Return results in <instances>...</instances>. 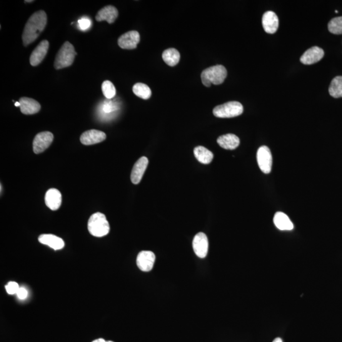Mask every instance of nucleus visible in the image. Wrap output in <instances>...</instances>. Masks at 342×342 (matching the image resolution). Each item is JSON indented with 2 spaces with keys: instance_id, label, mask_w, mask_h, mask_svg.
<instances>
[{
  "instance_id": "nucleus-25",
  "label": "nucleus",
  "mask_w": 342,
  "mask_h": 342,
  "mask_svg": "<svg viewBox=\"0 0 342 342\" xmlns=\"http://www.w3.org/2000/svg\"><path fill=\"white\" fill-rule=\"evenodd\" d=\"M133 91L135 95L143 100H148L152 96L151 88L146 84L140 82L134 85Z\"/></svg>"
},
{
  "instance_id": "nucleus-30",
  "label": "nucleus",
  "mask_w": 342,
  "mask_h": 342,
  "mask_svg": "<svg viewBox=\"0 0 342 342\" xmlns=\"http://www.w3.org/2000/svg\"><path fill=\"white\" fill-rule=\"evenodd\" d=\"M16 295L19 299H21V300H24V299H26L27 296H28V292H27V289L23 288V287H20Z\"/></svg>"
},
{
  "instance_id": "nucleus-11",
  "label": "nucleus",
  "mask_w": 342,
  "mask_h": 342,
  "mask_svg": "<svg viewBox=\"0 0 342 342\" xmlns=\"http://www.w3.org/2000/svg\"><path fill=\"white\" fill-rule=\"evenodd\" d=\"M106 139V134L103 131L91 129L85 131L80 137V141L84 145H91L101 143Z\"/></svg>"
},
{
  "instance_id": "nucleus-2",
  "label": "nucleus",
  "mask_w": 342,
  "mask_h": 342,
  "mask_svg": "<svg viewBox=\"0 0 342 342\" xmlns=\"http://www.w3.org/2000/svg\"><path fill=\"white\" fill-rule=\"evenodd\" d=\"M227 77V70L221 65L209 67L202 72L201 79L204 86L210 87L212 84L219 85Z\"/></svg>"
},
{
  "instance_id": "nucleus-18",
  "label": "nucleus",
  "mask_w": 342,
  "mask_h": 342,
  "mask_svg": "<svg viewBox=\"0 0 342 342\" xmlns=\"http://www.w3.org/2000/svg\"><path fill=\"white\" fill-rule=\"evenodd\" d=\"M45 204L52 211H57L62 204V194L58 189L52 188L45 194Z\"/></svg>"
},
{
  "instance_id": "nucleus-5",
  "label": "nucleus",
  "mask_w": 342,
  "mask_h": 342,
  "mask_svg": "<svg viewBox=\"0 0 342 342\" xmlns=\"http://www.w3.org/2000/svg\"><path fill=\"white\" fill-rule=\"evenodd\" d=\"M243 112V107L238 102H229L217 106L213 110L214 116L219 118H231L239 116Z\"/></svg>"
},
{
  "instance_id": "nucleus-3",
  "label": "nucleus",
  "mask_w": 342,
  "mask_h": 342,
  "mask_svg": "<svg viewBox=\"0 0 342 342\" xmlns=\"http://www.w3.org/2000/svg\"><path fill=\"white\" fill-rule=\"evenodd\" d=\"M88 229L89 233L94 236H106L110 231V225L106 216L101 212L93 214L89 219Z\"/></svg>"
},
{
  "instance_id": "nucleus-9",
  "label": "nucleus",
  "mask_w": 342,
  "mask_h": 342,
  "mask_svg": "<svg viewBox=\"0 0 342 342\" xmlns=\"http://www.w3.org/2000/svg\"><path fill=\"white\" fill-rule=\"evenodd\" d=\"M194 253L200 258H205L208 253L209 241L206 234L200 232L194 236L193 240Z\"/></svg>"
},
{
  "instance_id": "nucleus-36",
  "label": "nucleus",
  "mask_w": 342,
  "mask_h": 342,
  "mask_svg": "<svg viewBox=\"0 0 342 342\" xmlns=\"http://www.w3.org/2000/svg\"><path fill=\"white\" fill-rule=\"evenodd\" d=\"M2 184H1V193H2Z\"/></svg>"
},
{
  "instance_id": "nucleus-4",
  "label": "nucleus",
  "mask_w": 342,
  "mask_h": 342,
  "mask_svg": "<svg viewBox=\"0 0 342 342\" xmlns=\"http://www.w3.org/2000/svg\"><path fill=\"white\" fill-rule=\"evenodd\" d=\"M77 55L73 45L69 41L65 42L56 57L54 67L57 70L71 66Z\"/></svg>"
},
{
  "instance_id": "nucleus-8",
  "label": "nucleus",
  "mask_w": 342,
  "mask_h": 342,
  "mask_svg": "<svg viewBox=\"0 0 342 342\" xmlns=\"http://www.w3.org/2000/svg\"><path fill=\"white\" fill-rule=\"evenodd\" d=\"M140 41V35L136 31L126 32L118 39V45L122 49L134 50Z\"/></svg>"
},
{
  "instance_id": "nucleus-7",
  "label": "nucleus",
  "mask_w": 342,
  "mask_h": 342,
  "mask_svg": "<svg viewBox=\"0 0 342 342\" xmlns=\"http://www.w3.org/2000/svg\"><path fill=\"white\" fill-rule=\"evenodd\" d=\"M54 134L49 131L41 132L36 134L33 140V151L38 154L45 151L54 141Z\"/></svg>"
},
{
  "instance_id": "nucleus-15",
  "label": "nucleus",
  "mask_w": 342,
  "mask_h": 342,
  "mask_svg": "<svg viewBox=\"0 0 342 342\" xmlns=\"http://www.w3.org/2000/svg\"><path fill=\"white\" fill-rule=\"evenodd\" d=\"M263 26L267 33L274 34L277 31L279 27V19L278 16L273 12H266L263 15Z\"/></svg>"
},
{
  "instance_id": "nucleus-28",
  "label": "nucleus",
  "mask_w": 342,
  "mask_h": 342,
  "mask_svg": "<svg viewBox=\"0 0 342 342\" xmlns=\"http://www.w3.org/2000/svg\"><path fill=\"white\" fill-rule=\"evenodd\" d=\"M20 287L18 283L15 281L9 282L6 286V289L7 293L10 295L17 294Z\"/></svg>"
},
{
  "instance_id": "nucleus-13",
  "label": "nucleus",
  "mask_w": 342,
  "mask_h": 342,
  "mask_svg": "<svg viewBox=\"0 0 342 342\" xmlns=\"http://www.w3.org/2000/svg\"><path fill=\"white\" fill-rule=\"evenodd\" d=\"M149 159L146 157H142L134 165L131 174L132 183L137 184L140 183L142 178L148 166Z\"/></svg>"
},
{
  "instance_id": "nucleus-37",
  "label": "nucleus",
  "mask_w": 342,
  "mask_h": 342,
  "mask_svg": "<svg viewBox=\"0 0 342 342\" xmlns=\"http://www.w3.org/2000/svg\"><path fill=\"white\" fill-rule=\"evenodd\" d=\"M105 342H114V341H105Z\"/></svg>"
},
{
  "instance_id": "nucleus-24",
  "label": "nucleus",
  "mask_w": 342,
  "mask_h": 342,
  "mask_svg": "<svg viewBox=\"0 0 342 342\" xmlns=\"http://www.w3.org/2000/svg\"><path fill=\"white\" fill-rule=\"evenodd\" d=\"M329 93L333 98L342 97V76H337L332 80L329 87Z\"/></svg>"
},
{
  "instance_id": "nucleus-31",
  "label": "nucleus",
  "mask_w": 342,
  "mask_h": 342,
  "mask_svg": "<svg viewBox=\"0 0 342 342\" xmlns=\"http://www.w3.org/2000/svg\"><path fill=\"white\" fill-rule=\"evenodd\" d=\"M114 109L115 108L111 103L106 104L104 106V112L107 114L111 113L114 111Z\"/></svg>"
},
{
  "instance_id": "nucleus-33",
  "label": "nucleus",
  "mask_w": 342,
  "mask_h": 342,
  "mask_svg": "<svg viewBox=\"0 0 342 342\" xmlns=\"http://www.w3.org/2000/svg\"><path fill=\"white\" fill-rule=\"evenodd\" d=\"M273 342H283V340L280 338H276L274 339Z\"/></svg>"
},
{
  "instance_id": "nucleus-12",
  "label": "nucleus",
  "mask_w": 342,
  "mask_h": 342,
  "mask_svg": "<svg viewBox=\"0 0 342 342\" xmlns=\"http://www.w3.org/2000/svg\"><path fill=\"white\" fill-rule=\"evenodd\" d=\"M48 48L49 42L47 40L40 42L30 57V64L32 66H37L41 63L48 53Z\"/></svg>"
},
{
  "instance_id": "nucleus-22",
  "label": "nucleus",
  "mask_w": 342,
  "mask_h": 342,
  "mask_svg": "<svg viewBox=\"0 0 342 342\" xmlns=\"http://www.w3.org/2000/svg\"><path fill=\"white\" fill-rule=\"evenodd\" d=\"M194 155L198 161L203 164H209L213 160L214 155L204 146H197L194 149Z\"/></svg>"
},
{
  "instance_id": "nucleus-34",
  "label": "nucleus",
  "mask_w": 342,
  "mask_h": 342,
  "mask_svg": "<svg viewBox=\"0 0 342 342\" xmlns=\"http://www.w3.org/2000/svg\"><path fill=\"white\" fill-rule=\"evenodd\" d=\"M21 106V104H20L19 102H16V104H15V106L16 107H20Z\"/></svg>"
},
{
  "instance_id": "nucleus-32",
  "label": "nucleus",
  "mask_w": 342,
  "mask_h": 342,
  "mask_svg": "<svg viewBox=\"0 0 342 342\" xmlns=\"http://www.w3.org/2000/svg\"><path fill=\"white\" fill-rule=\"evenodd\" d=\"M105 341H106V340H105L104 338H98L96 339H94V340H93L92 342H105Z\"/></svg>"
},
{
  "instance_id": "nucleus-23",
  "label": "nucleus",
  "mask_w": 342,
  "mask_h": 342,
  "mask_svg": "<svg viewBox=\"0 0 342 342\" xmlns=\"http://www.w3.org/2000/svg\"><path fill=\"white\" fill-rule=\"evenodd\" d=\"M162 59L168 66H175L180 60V54L175 48L167 49L162 54Z\"/></svg>"
},
{
  "instance_id": "nucleus-16",
  "label": "nucleus",
  "mask_w": 342,
  "mask_h": 342,
  "mask_svg": "<svg viewBox=\"0 0 342 342\" xmlns=\"http://www.w3.org/2000/svg\"><path fill=\"white\" fill-rule=\"evenodd\" d=\"M21 106L20 109L22 114L25 115H33L38 113L41 109V106L38 102L27 97H22L19 101Z\"/></svg>"
},
{
  "instance_id": "nucleus-26",
  "label": "nucleus",
  "mask_w": 342,
  "mask_h": 342,
  "mask_svg": "<svg viewBox=\"0 0 342 342\" xmlns=\"http://www.w3.org/2000/svg\"><path fill=\"white\" fill-rule=\"evenodd\" d=\"M329 31L334 34H342V17H335L328 23Z\"/></svg>"
},
{
  "instance_id": "nucleus-19",
  "label": "nucleus",
  "mask_w": 342,
  "mask_h": 342,
  "mask_svg": "<svg viewBox=\"0 0 342 342\" xmlns=\"http://www.w3.org/2000/svg\"><path fill=\"white\" fill-rule=\"evenodd\" d=\"M40 243L51 247L55 251H58L64 248L65 243L61 238L52 234H44L38 238Z\"/></svg>"
},
{
  "instance_id": "nucleus-21",
  "label": "nucleus",
  "mask_w": 342,
  "mask_h": 342,
  "mask_svg": "<svg viewBox=\"0 0 342 342\" xmlns=\"http://www.w3.org/2000/svg\"><path fill=\"white\" fill-rule=\"evenodd\" d=\"M273 221L276 228L281 231H291L294 229L293 223L288 216L283 212H276L274 215Z\"/></svg>"
},
{
  "instance_id": "nucleus-29",
  "label": "nucleus",
  "mask_w": 342,
  "mask_h": 342,
  "mask_svg": "<svg viewBox=\"0 0 342 342\" xmlns=\"http://www.w3.org/2000/svg\"><path fill=\"white\" fill-rule=\"evenodd\" d=\"M80 29L82 30H86L88 29L91 25L90 20L86 18H82L79 20L78 21Z\"/></svg>"
},
{
  "instance_id": "nucleus-10",
  "label": "nucleus",
  "mask_w": 342,
  "mask_h": 342,
  "mask_svg": "<svg viewBox=\"0 0 342 342\" xmlns=\"http://www.w3.org/2000/svg\"><path fill=\"white\" fill-rule=\"evenodd\" d=\"M156 256L151 251H141L137 256L136 264L138 268L143 272L151 271L153 268Z\"/></svg>"
},
{
  "instance_id": "nucleus-27",
  "label": "nucleus",
  "mask_w": 342,
  "mask_h": 342,
  "mask_svg": "<svg viewBox=\"0 0 342 342\" xmlns=\"http://www.w3.org/2000/svg\"><path fill=\"white\" fill-rule=\"evenodd\" d=\"M102 89L104 95L107 99H112L116 96V89L114 85L110 81H105L102 85Z\"/></svg>"
},
{
  "instance_id": "nucleus-6",
  "label": "nucleus",
  "mask_w": 342,
  "mask_h": 342,
  "mask_svg": "<svg viewBox=\"0 0 342 342\" xmlns=\"http://www.w3.org/2000/svg\"><path fill=\"white\" fill-rule=\"evenodd\" d=\"M257 160L259 168L264 174L271 173L273 157H272L270 149L266 146H262L258 149L257 153Z\"/></svg>"
},
{
  "instance_id": "nucleus-20",
  "label": "nucleus",
  "mask_w": 342,
  "mask_h": 342,
  "mask_svg": "<svg viewBox=\"0 0 342 342\" xmlns=\"http://www.w3.org/2000/svg\"><path fill=\"white\" fill-rule=\"evenodd\" d=\"M219 146L226 150H234L239 146V139L233 134H227L219 136L217 140Z\"/></svg>"
},
{
  "instance_id": "nucleus-35",
  "label": "nucleus",
  "mask_w": 342,
  "mask_h": 342,
  "mask_svg": "<svg viewBox=\"0 0 342 342\" xmlns=\"http://www.w3.org/2000/svg\"><path fill=\"white\" fill-rule=\"evenodd\" d=\"M34 1H32V0H31V1H24L25 3H30V2H33Z\"/></svg>"
},
{
  "instance_id": "nucleus-1",
  "label": "nucleus",
  "mask_w": 342,
  "mask_h": 342,
  "mask_svg": "<svg viewBox=\"0 0 342 342\" xmlns=\"http://www.w3.org/2000/svg\"><path fill=\"white\" fill-rule=\"evenodd\" d=\"M47 24L45 12L39 11L35 12L27 21L22 33V41L25 46L34 42L40 34L44 31Z\"/></svg>"
},
{
  "instance_id": "nucleus-17",
  "label": "nucleus",
  "mask_w": 342,
  "mask_h": 342,
  "mask_svg": "<svg viewBox=\"0 0 342 342\" xmlns=\"http://www.w3.org/2000/svg\"><path fill=\"white\" fill-rule=\"evenodd\" d=\"M119 12L116 7L109 6L100 10L96 16L97 21H106L109 24L114 23L118 17Z\"/></svg>"
},
{
  "instance_id": "nucleus-14",
  "label": "nucleus",
  "mask_w": 342,
  "mask_h": 342,
  "mask_svg": "<svg viewBox=\"0 0 342 342\" xmlns=\"http://www.w3.org/2000/svg\"><path fill=\"white\" fill-rule=\"evenodd\" d=\"M324 56L323 50L318 46L312 47L301 57V62L305 65H312L320 61Z\"/></svg>"
}]
</instances>
